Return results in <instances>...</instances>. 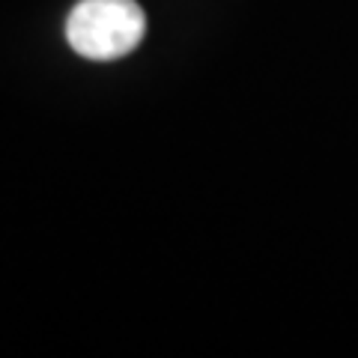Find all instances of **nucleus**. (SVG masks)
I'll list each match as a JSON object with an SVG mask.
<instances>
[{"instance_id": "f257e3e1", "label": "nucleus", "mask_w": 358, "mask_h": 358, "mask_svg": "<svg viewBox=\"0 0 358 358\" xmlns=\"http://www.w3.org/2000/svg\"><path fill=\"white\" fill-rule=\"evenodd\" d=\"M147 33L138 0H81L66 18V39L84 60L108 63L131 54Z\"/></svg>"}]
</instances>
